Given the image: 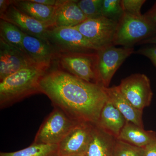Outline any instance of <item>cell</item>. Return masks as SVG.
Segmentation results:
<instances>
[{
    "label": "cell",
    "instance_id": "6da1fadb",
    "mask_svg": "<svg viewBox=\"0 0 156 156\" xmlns=\"http://www.w3.org/2000/svg\"><path fill=\"white\" fill-rule=\"evenodd\" d=\"M39 87L41 93L49 98L54 107L78 122L96 124L108 100L105 87L62 69L48 71Z\"/></svg>",
    "mask_w": 156,
    "mask_h": 156
},
{
    "label": "cell",
    "instance_id": "7a4b0ae2",
    "mask_svg": "<svg viewBox=\"0 0 156 156\" xmlns=\"http://www.w3.org/2000/svg\"><path fill=\"white\" fill-rule=\"evenodd\" d=\"M50 66L36 65L25 68L0 81V107L5 108L30 95L41 93L40 81Z\"/></svg>",
    "mask_w": 156,
    "mask_h": 156
},
{
    "label": "cell",
    "instance_id": "3957f363",
    "mask_svg": "<svg viewBox=\"0 0 156 156\" xmlns=\"http://www.w3.org/2000/svg\"><path fill=\"white\" fill-rule=\"evenodd\" d=\"M156 35V23L144 14L137 16L124 12L118 22L113 45L132 48Z\"/></svg>",
    "mask_w": 156,
    "mask_h": 156
},
{
    "label": "cell",
    "instance_id": "277c9868",
    "mask_svg": "<svg viewBox=\"0 0 156 156\" xmlns=\"http://www.w3.org/2000/svg\"><path fill=\"white\" fill-rule=\"evenodd\" d=\"M46 40L57 54L94 53L98 50L74 27H52Z\"/></svg>",
    "mask_w": 156,
    "mask_h": 156
},
{
    "label": "cell",
    "instance_id": "5b68a950",
    "mask_svg": "<svg viewBox=\"0 0 156 156\" xmlns=\"http://www.w3.org/2000/svg\"><path fill=\"white\" fill-rule=\"evenodd\" d=\"M78 122L54 107L37 132L34 143L58 145Z\"/></svg>",
    "mask_w": 156,
    "mask_h": 156
},
{
    "label": "cell",
    "instance_id": "8992f818",
    "mask_svg": "<svg viewBox=\"0 0 156 156\" xmlns=\"http://www.w3.org/2000/svg\"><path fill=\"white\" fill-rule=\"evenodd\" d=\"M97 52L58 54L56 59L65 71L86 82L99 84Z\"/></svg>",
    "mask_w": 156,
    "mask_h": 156
},
{
    "label": "cell",
    "instance_id": "52a82bcc",
    "mask_svg": "<svg viewBox=\"0 0 156 156\" xmlns=\"http://www.w3.org/2000/svg\"><path fill=\"white\" fill-rule=\"evenodd\" d=\"M133 48H116L111 45L97 51V71L98 83L109 87L115 73L126 58L134 53Z\"/></svg>",
    "mask_w": 156,
    "mask_h": 156
},
{
    "label": "cell",
    "instance_id": "ba28073f",
    "mask_svg": "<svg viewBox=\"0 0 156 156\" xmlns=\"http://www.w3.org/2000/svg\"><path fill=\"white\" fill-rule=\"evenodd\" d=\"M118 24V21L101 16L87 19L74 27L98 50L114 45Z\"/></svg>",
    "mask_w": 156,
    "mask_h": 156
},
{
    "label": "cell",
    "instance_id": "9c48e42d",
    "mask_svg": "<svg viewBox=\"0 0 156 156\" xmlns=\"http://www.w3.org/2000/svg\"><path fill=\"white\" fill-rule=\"evenodd\" d=\"M118 86L122 94L136 108L143 110L150 105L153 93L150 80L145 75H131L123 79Z\"/></svg>",
    "mask_w": 156,
    "mask_h": 156
},
{
    "label": "cell",
    "instance_id": "30bf717a",
    "mask_svg": "<svg viewBox=\"0 0 156 156\" xmlns=\"http://www.w3.org/2000/svg\"><path fill=\"white\" fill-rule=\"evenodd\" d=\"M94 124L78 122L58 144V156H85Z\"/></svg>",
    "mask_w": 156,
    "mask_h": 156
},
{
    "label": "cell",
    "instance_id": "8fae6325",
    "mask_svg": "<svg viewBox=\"0 0 156 156\" xmlns=\"http://www.w3.org/2000/svg\"><path fill=\"white\" fill-rule=\"evenodd\" d=\"M39 65L0 38V81L20 70Z\"/></svg>",
    "mask_w": 156,
    "mask_h": 156
},
{
    "label": "cell",
    "instance_id": "7c38bea8",
    "mask_svg": "<svg viewBox=\"0 0 156 156\" xmlns=\"http://www.w3.org/2000/svg\"><path fill=\"white\" fill-rule=\"evenodd\" d=\"M0 18L16 26L24 33L48 43L46 34L48 30L52 27L20 11L12 2L4 13L0 14Z\"/></svg>",
    "mask_w": 156,
    "mask_h": 156
},
{
    "label": "cell",
    "instance_id": "4fadbf2b",
    "mask_svg": "<svg viewBox=\"0 0 156 156\" xmlns=\"http://www.w3.org/2000/svg\"><path fill=\"white\" fill-rule=\"evenodd\" d=\"M22 47L26 54L39 65L50 66L58 55L47 42L25 33L23 34Z\"/></svg>",
    "mask_w": 156,
    "mask_h": 156
},
{
    "label": "cell",
    "instance_id": "5bb4252c",
    "mask_svg": "<svg viewBox=\"0 0 156 156\" xmlns=\"http://www.w3.org/2000/svg\"><path fill=\"white\" fill-rule=\"evenodd\" d=\"M75 0H59L53 27H74L88 19Z\"/></svg>",
    "mask_w": 156,
    "mask_h": 156
},
{
    "label": "cell",
    "instance_id": "9a60e30c",
    "mask_svg": "<svg viewBox=\"0 0 156 156\" xmlns=\"http://www.w3.org/2000/svg\"><path fill=\"white\" fill-rule=\"evenodd\" d=\"M108 99L124 116L126 121L144 128L143 110L134 107L122 94L119 86L105 88Z\"/></svg>",
    "mask_w": 156,
    "mask_h": 156
},
{
    "label": "cell",
    "instance_id": "2e32d148",
    "mask_svg": "<svg viewBox=\"0 0 156 156\" xmlns=\"http://www.w3.org/2000/svg\"><path fill=\"white\" fill-rule=\"evenodd\" d=\"M116 139L94 124L85 156H114Z\"/></svg>",
    "mask_w": 156,
    "mask_h": 156
},
{
    "label": "cell",
    "instance_id": "e0dca14e",
    "mask_svg": "<svg viewBox=\"0 0 156 156\" xmlns=\"http://www.w3.org/2000/svg\"><path fill=\"white\" fill-rule=\"evenodd\" d=\"M126 122L124 116L108 99L101 109L98 121L95 124L117 138Z\"/></svg>",
    "mask_w": 156,
    "mask_h": 156
},
{
    "label": "cell",
    "instance_id": "ac0fdd59",
    "mask_svg": "<svg viewBox=\"0 0 156 156\" xmlns=\"http://www.w3.org/2000/svg\"><path fill=\"white\" fill-rule=\"evenodd\" d=\"M12 4L24 14L53 27L56 6H46L32 0H12Z\"/></svg>",
    "mask_w": 156,
    "mask_h": 156
},
{
    "label": "cell",
    "instance_id": "d6986e66",
    "mask_svg": "<svg viewBox=\"0 0 156 156\" xmlns=\"http://www.w3.org/2000/svg\"><path fill=\"white\" fill-rule=\"evenodd\" d=\"M117 139L138 147L144 148L156 139V132L144 130L133 123L126 121Z\"/></svg>",
    "mask_w": 156,
    "mask_h": 156
},
{
    "label": "cell",
    "instance_id": "ffe728a7",
    "mask_svg": "<svg viewBox=\"0 0 156 156\" xmlns=\"http://www.w3.org/2000/svg\"><path fill=\"white\" fill-rule=\"evenodd\" d=\"M0 156H58V145L33 143L16 151L1 152Z\"/></svg>",
    "mask_w": 156,
    "mask_h": 156
},
{
    "label": "cell",
    "instance_id": "44dd1931",
    "mask_svg": "<svg viewBox=\"0 0 156 156\" xmlns=\"http://www.w3.org/2000/svg\"><path fill=\"white\" fill-rule=\"evenodd\" d=\"M23 34L16 26L0 19V38L9 44L24 53L22 47Z\"/></svg>",
    "mask_w": 156,
    "mask_h": 156
},
{
    "label": "cell",
    "instance_id": "7402d4cb",
    "mask_svg": "<svg viewBox=\"0 0 156 156\" xmlns=\"http://www.w3.org/2000/svg\"><path fill=\"white\" fill-rule=\"evenodd\" d=\"M124 13L121 0H102L101 8L102 17L119 22Z\"/></svg>",
    "mask_w": 156,
    "mask_h": 156
},
{
    "label": "cell",
    "instance_id": "603a6c76",
    "mask_svg": "<svg viewBox=\"0 0 156 156\" xmlns=\"http://www.w3.org/2000/svg\"><path fill=\"white\" fill-rule=\"evenodd\" d=\"M114 156H145L144 148L138 147L125 141L116 139Z\"/></svg>",
    "mask_w": 156,
    "mask_h": 156
},
{
    "label": "cell",
    "instance_id": "cb8c5ba5",
    "mask_svg": "<svg viewBox=\"0 0 156 156\" xmlns=\"http://www.w3.org/2000/svg\"><path fill=\"white\" fill-rule=\"evenodd\" d=\"M102 0H81L77 5L88 19H94L101 17Z\"/></svg>",
    "mask_w": 156,
    "mask_h": 156
},
{
    "label": "cell",
    "instance_id": "d4e9b609",
    "mask_svg": "<svg viewBox=\"0 0 156 156\" xmlns=\"http://www.w3.org/2000/svg\"><path fill=\"white\" fill-rule=\"evenodd\" d=\"M145 0H121V5L124 12L128 14L140 16L141 9Z\"/></svg>",
    "mask_w": 156,
    "mask_h": 156
},
{
    "label": "cell",
    "instance_id": "484cf974",
    "mask_svg": "<svg viewBox=\"0 0 156 156\" xmlns=\"http://www.w3.org/2000/svg\"><path fill=\"white\" fill-rule=\"evenodd\" d=\"M134 53L145 56L149 58L156 67V44L151 45L139 49Z\"/></svg>",
    "mask_w": 156,
    "mask_h": 156
},
{
    "label": "cell",
    "instance_id": "4316f807",
    "mask_svg": "<svg viewBox=\"0 0 156 156\" xmlns=\"http://www.w3.org/2000/svg\"><path fill=\"white\" fill-rule=\"evenodd\" d=\"M145 156H156V139L144 148Z\"/></svg>",
    "mask_w": 156,
    "mask_h": 156
},
{
    "label": "cell",
    "instance_id": "83f0119b",
    "mask_svg": "<svg viewBox=\"0 0 156 156\" xmlns=\"http://www.w3.org/2000/svg\"><path fill=\"white\" fill-rule=\"evenodd\" d=\"M144 15L152 21L156 23V2L151 8Z\"/></svg>",
    "mask_w": 156,
    "mask_h": 156
},
{
    "label": "cell",
    "instance_id": "f1b7e54d",
    "mask_svg": "<svg viewBox=\"0 0 156 156\" xmlns=\"http://www.w3.org/2000/svg\"><path fill=\"white\" fill-rule=\"evenodd\" d=\"M32 1L46 6L55 7L58 4L59 0H32Z\"/></svg>",
    "mask_w": 156,
    "mask_h": 156
},
{
    "label": "cell",
    "instance_id": "f546056e",
    "mask_svg": "<svg viewBox=\"0 0 156 156\" xmlns=\"http://www.w3.org/2000/svg\"><path fill=\"white\" fill-rule=\"evenodd\" d=\"M12 2V0H0V14L4 13Z\"/></svg>",
    "mask_w": 156,
    "mask_h": 156
},
{
    "label": "cell",
    "instance_id": "4dcf8cb0",
    "mask_svg": "<svg viewBox=\"0 0 156 156\" xmlns=\"http://www.w3.org/2000/svg\"><path fill=\"white\" fill-rule=\"evenodd\" d=\"M140 44H156V35L139 43Z\"/></svg>",
    "mask_w": 156,
    "mask_h": 156
}]
</instances>
